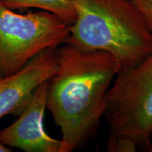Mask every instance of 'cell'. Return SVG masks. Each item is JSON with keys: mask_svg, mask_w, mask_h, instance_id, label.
Segmentation results:
<instances>
[{"mask_svg": "<svg viewBox=\"0 0 152 152\" xmlns=\"http://www.w3.org/2000/svg\"><path fill=\"white\" fill-rule=\"evenodd\" d=\"M58 59L56 73L49 80L46 105L61 132L59 152H72L96 132L120 68L109 53L66 43L58 48Z\"/></svg>", "mask_w": 152, "mask_h": 152, "instance_id": "obj_1", "label": "cell"}, {"mask_svg": "<svg viewBox=\"0 0 152 152\" xmlns=\"http://www.w3.org/2000/svg\"><path fill=\"white\" fill-rule=\"evenodd\" d=\"M71 1L76 18L66 44L109 53L120 70L137 65L152 52V34L131 0Z\"/></svg>", "mask_w": 152, "mask_h": 152, "instance_id": "obj_2", "label": "cell"}, {"mask_svg": "<svg viewBox=\"0 0 152 152\" xmlns=\"http://www.w3.org/2000/svg\"><path fill=\"white\" fill-rule=\"evenodd\" d=\"M104 116L110 130L152 152V52L137 65L119 70L106 94Z\"/></svg>", "mask_w": 152, "mask_h": 152, "instance_id": "obj_3", "label": "cell"}, {"mask_svg": "<svg viewBox=\"0 0 152 152\" xmlns=\"http://www.w3.org/2000/svg\"><path fill=\"white\" fill-rule=\"evenodd\" d=\"M69 25L46 11L20 14L0 0V77L21 70L48 49L64 45Z\"/></svg>", "mask_w": 152, "mask_h": 152, "instance_id": "obj_4", "label": "cell"}, {"mask_svg": "<svg viewBox=\"0 0 152 152\" xmlns=\"http://www.w3.org/2000/svg\"><path fill=\"white\" fill-rule=\"evenodd\" d=\"M58 66V48L48 49L19 71L0 77V120L8 114L20 115L37 87L49 80Z\"/></svg>", "mask_w": 152, "mask_h": 152, "instance_id": "obj_5", "label": "cell"}, {"mask_svg": "<svg viewBox=\"0 0 152 152\" xmlns=\"http://www.w3.org/2000/svg\"><path fill=\"white\" fill-rule=\"evenodd\" d=\"M48 83L39 85L18 118L0 130L3 144L26 152H59L61 140L47 134L43 123Z\"/></svg>", "mask_w": 152, "mask_h": 152, "instance_id": "obj_6", "label": "cell"}, {"mask_svg": "<svg viewBox=\"0 0 152 152\" xmlns=\"http://www.w3.org/2000/svg\"><path fill=\"white\" fill-rule=\"evenodd\" d=\"M10 9L35 8L49 11L59 17L68 25H71L76 18L71 0H1Z\"/></svg>", "mask_w": 152, "mask_h": 152, "instance_id": "obj_7", "label": "cell"}, {"mask_svg": "<svg viewBox=\"0 0 152 152\" xmlns=\"http://www.w3.org/2000/svg\"><path fill=\"white\" fill-rule=\"evenodd\" d=\"M139 149L138 144L132 138L110 131L106 142L108 152H136Z\"/></svg>", "mask_w": 152, "mask_h": 152, "instance_id": "obj_8", "label": "cell"}, {"mask_svg": "<svg viewBox=\"0 0 152 152\" xmlns=\"http://www.w3.org/2000/svg\"><path fill=\"white\" fill-rule=\"evenodd\" d=\"M152 34V0H131Z\"/></svg>", "mask_w": 152, "mask_h": 152, "instance_id": "obj_9", "label": "cell"}, {"mask_svg": "<svg viewBox=\"0 0 152 152\" xmlns=\"http://www.w3.org/2000/svg\"><path fill=\"white\" fill-rule=\"evenodd\" d=\"M12 151L11 147H9L8 146L5 145L2 143V142L0 140V152H11Z\"/></svg>", "mask_w": 152, "mask_h": 152, "instance_id": "obj_10", "label": "cell"}, {"mask_svg": "<svg viewBox=\"0 0 152 152\" xmlns=\"http://www.w3.org/2000/svg\"><path fill=\"white\" fill-rule=\"evenodd\" d=\"M151 142H152V133H151Z\"/></svg>", "mask_w": 152, "mask_h": 152, "instance_id": "obj_11", "label": "cell"}]
</instances>
